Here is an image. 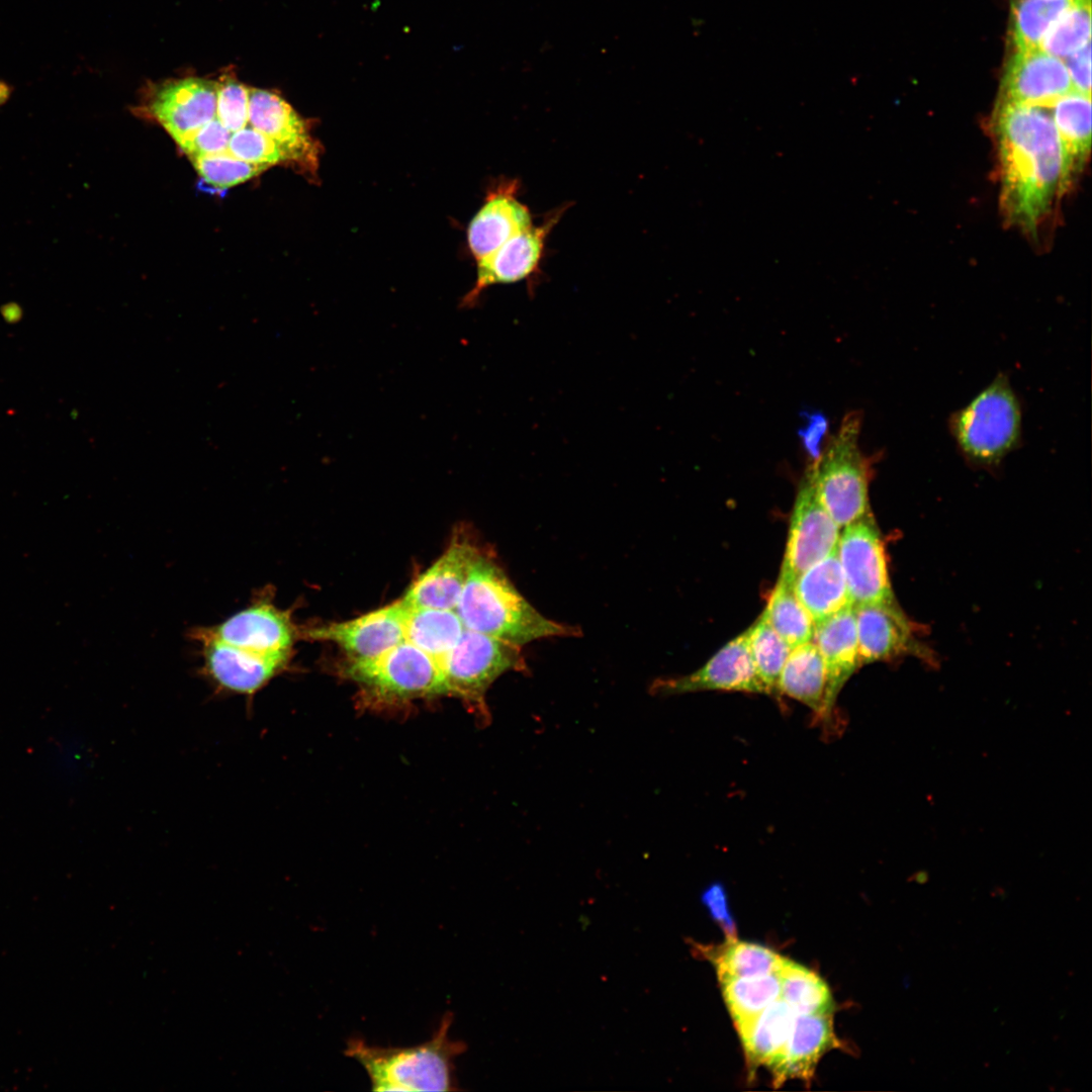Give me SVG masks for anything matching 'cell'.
I'll return each instance as SVG.
<instances>
[{"label":"cell","instance_id":"cell-1","mask_svg":"<svg viewBox=\"0 0 1092 1092\" xmlns=\"http://www.w3.org/2000/svg\"><path fill=\"white\" fill-rule=\"evenodd\" d=\"M1005 218L1035 233L1062 193L1063 152L1049 108L999 102L992 119Z\"/></svg>","mask_w":1092,"mask_h":1092},{"label":"cell","instance_id":"cell-2","mask_svg":"<svg viewBox=\"0 0 1092 1092\" xmlns=\"http://www.w3.org/2000/svg\"><path fill=\"white\" fill-rule=\"evenodd\" d=\"M455 611L465 629L517 646L554 637L581 636V629L540 613L517 589L493 558L479 552Z\"/></svg>","mask_w":1092,"mask_h":1092},{"label":"cell","instance_id":"cell-3","mask_svg":"<svg viewBox=\"0 0 1092 1092\" xmlns=\"http://www.w3.org/2000/svg\"><path fill=\"white\" fill-rule=\"evenodd\" d=\"M452 1020L446 1013L433 1037L415 1046L383 1048L355 1037L345 1055L363 1066L373 1091H452L454 1060L466 1049L449 1037Z\"/></svg>","mask_w":1092,"mask_h":1092},{"label":"cell","instance_id":"cell-4","mask_svg":"<svg viewBox=\"0 0 1092 1092\" xmlns=\"http://www.w3.org/2000/svg\"><path fill=\"white\" fill-rule=\"evenodd\" d=\"M1019 399L1006 374L999 373L948 421L949 431L963 457L971 464L994 468L1021 440Z\"/></svg>","mask_w":1092,"mask_h":1092},{"label":"cell","instance_id":"cell-5","mask_svg":"<svg viewBox=\"0 0 1092 1092\" xmlns=\"http://www.w3.org/2000/svg\"><path fill=\"white\" fill-rule=\"evenodd\" d=\"M861 425V413L846 414L823 453L811 463L818 497L840 529L871 512L869 483L874 458L859 447Z\"/></svg>","mask_w":1092,"mask_h":1092},{"label":"cell","instance_id":"cell-6","mask_svg":"<svg viewBox=\"0 0 1092 1092\" xmlns=\"http://www.w3.org/2000/svg\"><path fill=\"white\" fill-rule=\"evenodd\" d=\"M438 663L449 695L463 699L483 722L489 720L484 698L490 686L508 671H530L522 647L468 629Z\"/></svg>","mask_w":1092,"mask_h":1092},{"label":"cell","instance_id":"cell-7","mask_svg":"<svg viewBox=\"0 0 1092 1092\" xmlns=\"http://www.w3.org/2000/svg\"><path fill=\"white\" fill-rule=\"evenodd\" d=\"M342 671L378 700L449 695L438 661L407 641L370 658H350Z\"/></svg>","mask_w":1092,"mask_h":1092},{"label":"cell","instance_id":"cell-8","mask_svg":"<svg viewBox=\"0 0 1092 1092\" xmlns=\"http://www.w3.org/2000/svg\"><path fill=\"white\" fill-rule=\"evenodd\" d=\"M840 528L822 506L811 464L800 482L793 509L784 561L778 580L793 586L808 567L828 555L838 543Z\"/></svg>","mask_w":1092,"mask_h":1092},{"label":"cell","instance_id":"cell-9","mask_svg":"<svg viewBox=\"0 0 1092 1092\" xmlns=\"http://www.w3.org/2000/svg\"><path fill=\"white\" fill-rule=\"evenodd\" d=\"M837 554L853 606L895 600L884 543L871 512L842 528Z\"/></svg>","mask_w":1092,"mask_h":1092},{"label":"cell","instance_id":"cell-10","mask_svg":"<svg viewBox=\"0 0 1092 1092\" xmlns=\"http://www.w3.org/2000/svg\"><path fill=\"white\" fill-rule=\"evenodd\" d=\"M145 100L147 112L182 147L216 116V81L199 77L166 80L153 84Z\"/></svg>","mask_w":1092,"mask_h":1092},{"label":"cell","instance_id":"cell-11","mask_svg":"<svg viewBox=\"0 0 1092 1092\" xmlns=\"http://www.w3.org/2000/svg\"><path fill=\"white\" fill-rule=\"evenodd\" d=\"M700 691L770 695L756 672L749 649L748 629L728 642L698 670L677 677L656 678L649 686V693L653 696Z\"/></svg>","mask_w":1092,"mask_h":1092},{"label":"cell","instance_id":"cell-12","mask_svg":"<svg viewBox=\"0 0 1092 1092\" xmlns=\"http://www.w3.org/2000/svg\"><path fill=\"white\" fill-rule=\"evenodd\" d=\"M202 647V671L220 691L253 697L284 669L290 655H265L222 642L202 628L194 632Z\"/></svg>","mask_w":1092,"mask_h":1092},{"label":"cell","instance_id":"cell-13","mask_svg":"<svg viewBox=\"0 0 1092 1092\" xmlns=\"http://www.w3.org/2000/svg\"><path fill=\"white\" fill-rule=\"evenodd\" d=\"M249 122L275 143L285 163L314 175L320 145L310 134L306 120L280 95L249 87Z\"/></svg>","mask_w":1092,"mask_h":1092},{"label":"cell","instance_id":"cell-14","mask_svg":"<svg viewBox=\"0 0 1092 1092\" xmlns=\"http://www.w3.org/2000/svg\"><path fill=\"white\" fill-rule=\"evenodd\" d=\"M565 208L552 211L539 225L516 234L486 259L477 262V278L463 297L462 306L476 304L481 293L494 284L529 280L537 275L548 235Z\"/></svg>","mask_w":1092,"mask_h":1092},{"label":"cell","instance_id":"cell-15","mask_svg":"<svg viewBox=\"0 0 1092 1092\" xmlns=\"http://www.w3.org/2000/svg\"><path fill=\"white\" fill-rule=\"evenodd\" d=\"M202 629L222 642L265 655H291L297 636L290 615L266 598H258L218 625Z\"/></svg>","mask_w":1092,"mask_h":1092},{"label":"cell","instance_id":"cell-16","mask_svg":"<svg viewBox=\"0 0 1092 1092\" xmlns=\"http://www.w3.org/2000/svg\"><path fill=\"white\" fill-rule=\"evenodd\" d=\"M406 606L401 600L355 619L305 630L313 640L334 642L350 658H370L405 641Z\"/></svg>","mask_w":1092,"mask_h":1092},{"label":"cell","instance_id":"cell-17","mask_svg":"<svg viewBox=\"0 0 1092 1092\" xmlns=\"http://www.w3.org/2000/svg\"><path fill=\"white\" fill-rule=\"evenodd\" d=\"M1064 63L1040 49L1015 51L1006 65L999 102L1049 108L1073 91Z\"/></svg>","mask_w":1092,"mask_h":1092},{"label":"cell","instance_id":"cell-18","mask_svg":"<svg viewBox=\"0 0 1092 1092\" xmlns=\"http://www.w3.org/2000/svg\"><path fill=\"white\" fill-rule=\"evenodd\" d=\"M519 187L516 179L500 181L470 221L467 241L476 263L533 224L529 208L517 198Z\"/></svg>","mask_w":1092,"mask_h":1092},{"label":"cell","instance_id":"cell-19","mask_svg":"<svg viewBox=\"0 0 1092 1092\" xmlns=\"http://www.w3.org/2000/svg\"><path fill=\"white\" fill-rule=\"evenodd\" d=\"M859 663L915 653L911 623L896 600L853 606Z\"/></svg>","mask_w":1092,"mask_h":1092},{"label":"cell","instance_id":"cell-20","mask_svg":"<svg viewBox=\"0 0 1092 1092\" xmlns=\"http://www.w3.org/2000/svg\"><path fill=\"white\" fill-rule=\"evenodd\" d=\"M479 552L467 539H455L412 583L401 601L410 608L455 610L471 565Z\"/></svg>","mask_w":1092,"mask_h":1092},{"label":"cell","instance_id":"cell-21","mask_svg":"<svg viewBox=\"0 0 1092 1092\" xmlns=\"http://www.w3.org/2000/svg\"><path fill=\"white\" fill-rule=\"evenodd\" d=\"M812 640L822 656L826 671L825 722L834 712L839 692L860 665L853 606L815 624Z\"/></svg>","mask_w":1092,"mask_h":1092},{"label":"cell","instance_id":"cell-22","mask_svg":"<svg viewBox=\"0 0 1092 1092\" xmlns=\"http://www.w3.org/2000/svg\"><path fill=\"white\" fill-rule=\"evenodd\" d=\"M842 1049L833 1027V1014H796L792 1033L779 1064L770 1071L772 1084L801 1080L809 1086L822 1057Z\"/></svg>","mask_w":1092,"mask_h":1092},{"label":"cell","instance_id":"cell-23","mask_svg":"<svg viewBox=\"0 0 1092 1092\" xmlns=\"http://www.w3.org/2000/svg\"><path fill=\"white\" fill-rule=\"evenodd\" d=\"M1063 152L1062 193L1083 169L1091 150V95L1075 90L1049 107Z\"/></svg>","mask_w":1092,"mask_h":1092},{"label":"cell","instance_id":"cell-24","mask_svg":"<svg viewBox=\"0 0 1092 1092\" xmlns=\"http://www.w3.org/2000/svg\"><path fill=\"white\" fill-rule=\"evenodd\" d=\"M796 1014L781 998L770 1003L741 1031L749 1077L759 1067L771 1071L781 1061L793 1030Z\"/></svg>","mask_w":1092,"mask_h":1092},{"label":"cell","instance_id":"cell-25","mask_svg":"<svg viewBox=\"0 0 1092 1092\" xmlns=\"http://www.w3.org/2000/svg\"><path fill=\"white\" fill-rule=\"evenodd\" d=\"M793 590L811 616L814 625L852 607L838 559L837 546L804 570L795 580Z\"/></svg>","mask_w":1092,"mask_h":1092},{"label":"cell","instance_id":"cell-26","mask_svg":"<svg viewBox=\"0 0 1092 1092\" xmlns=\"http://www.w3.org/2000/svg\"><path fill=\"white\" fill-rule=\"evenodd\" d=\"M825 686V665L813 640L794 647L781 670L778 694L801 702L823 721Z\"/></svg>","mask_w":1092,"mask_h":1092},{"label":"cell","instance_id":"cell-27","mask_svg":"<svg viewBox=\"0 0 1092 1092\" xmlns=\"http://www.w3.org/2000/svg\"><path fill=\"white\" fill-rule=\"evenodd\" d=\"M697 948L714 966L719 980L778 973L783 961L772 949L737 936L726 938L720 945Z\"/></svg>","mask_w":1092,"mask_h":1092},{"label":"cell","instance_id":"cell-28","mask_svg":"<svg viewBox=\"0 0 1092 1092\" xmlns=\"http://www.w3.org/2000/svg\"><path fill=\"white\" fill-rule=\"evenodd\" d=\"M464 629L455 610L406 607L405 641L437 661L457 643Z\"/></svg>","mask_w":1092,"mask_h":1092},{"label":"cell","instance_id":"cell-29","mask_svg":"<svg viewBox=\"0 0 1092 1092\" xmlns=\"http://www.w3.org/2000/svg\"><path fill=\"white\" fill-rule=\"evenodd\" d=\"M721 993L736 1031H741L770 1003L780 998L777 973L719 980Z\"/></svg>","mask_w":1092,"mask_h":1092},{"label":"cell","instance_id":"cell-30","mask_svg":"<svg viewBox=\"0 0 1092 1092\" xmlns=\"http://www.w3.org/2000/svg\"><path fill=\"white\" fill-rule=\"evenodd\" d=\"M777 974L780 998L795 1014H833L832 993L817 973L783 957Z\"/></svg>","mask_w":1092,"mask_h":1092},{"label":"cell","instance_id":"cell-31","mask_svg":"<svg viewBox=\"0 0 1092 1092\" xmlns=\"http://www.w3.org/2000/svg\"><path fill=\"white\" fill-rule=\"evenodd\" d=\"M1076 0H1013L1011 40L1016 51L1039 49L1053 23Z\"/></svg>","mask_w":1092,"mask_h":1092},{"label":"cell","instance_id":"cell-32","mask_svg":"<svg viewBox=\"0 0 1092 1092\" xmlns=\"http://www.w3.org/2000/svg\"><path fill=\"white\" fill-rule=\"evenodd\" d=\"M761 616L793 649L812 641L814 622L797 599L793 586L778 580Z\"/></svg>","mask_w":1092,"mask_h":1092},{"label":"cell","instance_id":"cell-33","mask_svg":"<svg viewBox=\"0 0 1092 1092\" xmlns=\"http://www.w3.org/2000/svg\"><path fill=\"white\" fill-rule=\"evenodd\" d=\"M1090 39V0H1077L1049 28L1039 49L1055 58L1065 59Z\"/></svg>","mask_w":1092,"mask_h":1092},{"label":"cell","instance_id":"cell-34","mask_svg":"<svg viewBox=\"0 0 1092 1092\" xmlns=\"http://www.w3.org/2000/svg\"><path fill=\"white\" fill-rule=\"evenodd\" d=\"M749 649L757 674L769 690L778 694L781 670L791 647L781 638L762 616L748 628Z\"/></svg>","mask_w":1092,"mask_h":1092},{"label":"cell","instance_id":"cell-35","mask_svg":"<svg viewBox=\"0 0 1092 1092\" xmlns=\"http://www.w3.org/2000/svg\"><path fill=\"white\" fill-rule=\"evenodd\" d=\"M201 181L219 192L246 182L268 169L240 160L228 151L219 154L190 158Z\"/></svg>","mask_w":1092,"mask_h":1092},{"label":"cell","instance_id":"cell-36","mask_svg":"<svg viewBox=\"0 0 1092 1092\" xmlns=\"http://www.w3.org/2000/svg\"><path fill=\"white\" fill-rule=\"evenodd\" d=\"M216 117L232 133L249 122V87L226 70L216 81Z\"/></svg>","mask_w":1092,"mask_h":1092},{"label":"cell","instance_id":"cell-37","mask_svg":"<svg viewBox=\"0 0 1092 1092\" xmlns=\"http://www.w3.org/2000/svg\"><path fill=\"white\" fill-rule=\"evenodd\" d=\"M228 152L240 160L267 168L285 163L275 143L252 126L233 132Z\"/></svg>","mask_w":1092,"mask_h":1092},{"label":"cell","instance_id":"cell-38","mask_svg":"<svg viewBox=\"0 0 1092 1092\" xmlns=\"http://www.w3.org/2000/svg\"><path fill=\"white\" fill-rule=\"evenodd\" d=\"M232 132L215 116L205 123L180 149L188 158L219 154L228 151Z\"/></svg>","mask_w":1092,"mask_h":1092},{"label":"cell","instance_id":"cell-39","mask_svg":"<svg viewBox=\"0 0 1092 1092\" xmlns=\"http://www.w3.org/2000/svg\"><path fill=\"white\" fill-rule=\"evenodd\" d=\"M701 900L713 921L723 930L726 938L736 937V924L729 908L724 886L718 882L711 884L703 891Z\"/></svg>","mask_w":1092,"mask_h":1092},{"label":"cell","instance_id":"cell-40","mask_svg":"<svg viewBox=\"0 0 1092 1092\" xmlns=\"http://www.w3.org/2000/svg\"><path fill=\"white\" fill-rule=\"evenodd\" d=\"M1068 70L1073 89L1091 95V43L1088 41L1079 51L1067 58Z\"/></svg>","mask_w":1092,"mask_h":1092},{"label":"cell","instance_id":"cell-41","mask_svg":"<svg viewBox=\"0 0 1092 1092\" xmlns=\"http://www.w3.org/2000/svg\"><path fill=\"white\" fill-rule=\"evenodd\" d=\"M826 431V421L819 415H815L808 423L805 433H802L804 444L810 455L816 459L820 454V440Z\"/></svg>","mask_w":1092,"mask_h":1092},{"label":"cell","instance_id":"cell-42","mask_svg":"<svg viewBox=\"0 0 1092 1092\" xmlns=\"http://www.w3.org/2000/svg\"><path fill=\"white\" fill-rule=\"evenodd\" d=\"M13 86L0 79V105H3L10 97Z\"/></svg>","mask_w":1092,"mask_h":1092},{"label":"cell","instance_id":"cell-43","mask_svg":"<svg viewBox=\"0 0 1092 1092\" xmlns=\"http://www.w3.org/2000/svg\"><path fill=\"white\" fill-rule=\"evenodd\" d=\"M1077 1V0H1076Z\"/></svg>","mask_w":1092,"mask_h":1092}]
</instances>
